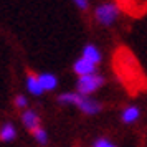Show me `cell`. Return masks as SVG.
<instances>
[{"mask_svg": "<svg viewBox=\"0 0 147 147\" xmlns=\"http://www.w3.org/2000/svg\"><path fill=\"white\" fill-rule=\"evenodd\" d=\"M121 15V8L114 2H104L94 8V20L102 27H111Z\"/></svg>", "mask_w": 147, "mask_h": 147, "instance_id": "1", "label": "cell"}, {"mask_svg": "<svg viewBox=\"0 0 147 147\" xmlns=\"http://www.w3.org/2000/svg\"><path fill=\"white\" fill-rule=\"evenodd\" d=\"M102 84H104V76H101V74H98V73L78 76V81H76V93L83 94V96H91V94L96 93Z\"/></svg>", "mask_w": 147, "mask_h": 147, "instance_id": "2", "label": "cell"}, {"mask_svg": "<svg viewBox=\"0 0 147 147\" xmlns=\"http://www.w3.org/2000/svg\"><path fill=\"white\" fill-rule=\"evenodd\" d=\"M74 106L78 107L81 113L88 114V116H94V114L102 111V104H101L99 101H96L91 96H83V94L78 96V101H76Z\"/></svg>", "mask_w": 147, "mask_h": 147, "instance_id": "3", "label": "cell"}, {"mask_svg": "<svg viewBox=\"0 0 147 147\" xmlns=\"http://www.w3.org/2000/svg\"><path fill=\"white\" fill-rule=\"evenodd\" d=\"M73 71L78 76H84V74H93L98 71V66L94 65V63H91V61H88L86 58H78V60L73 63Z\"/></svg>", "mask_w": 147, "mask_h": 147, "instance_id": "4", "label": "cell"}, {"mask_svg": "<svg viewBox=\"0 0 147 147\" xmlns=\"http://www.w3.org/2000/svg\"><path fill=\"white\" fill-rule=\"evenodd\" d=\"M22 124L25 126V129L33 132L36 127H40V116H38V113L33 111V109H25L22 113Z\"/></svg>", "mask_w": 147, "mask_h": 147, "instance_id": "5", "label": "cell"}, {"mask_svg": "<svg viewBox=\"0 0 147 147\" xmlns=\"http://www.w3.org/2000/svg\"><path fill=\"white\" fill-rule=\"evenodd\" d=\"M81 56H83V58H86L88 61L94 63L96 66H98L101 61H102V53H101V50L96 47V45H93V43H88V45H84L83 51H81Z\"/></svg>", "mask_w": 147, "mask_h": 147, "instance_id": "6", "label": "cell"}, {"mask_svg": "<svg viewBox=\"0 0 147 147\" xmlns=\"http://www.w3.org/2000/svg\"><path fill=\"white\" fill-rule=\"evenodd\" d=\"M38 81H40L43 91H55L58 88V76L53 73H40L38 74Z\"/></svg>", "mask_w": 147, "mask_h": 147, "instance_id": "7", "label": "cell"}, {"mask_svg": "<svg viewBox=\"0 0 147 147\" xmlns=\"http://www.w3.org/2000/svg\"><path fill=\"white\" fill-rule=\"evenodd\" d=\"M25 84H27V91L32 96H41L45 93L43 88H41L40 81H38V74H27V80H25Z\"/></svg>", "mask_w": 147, "mask_h": 147, "instance_id": "8", "label": "cell"}, {"mask_svg": "<svg viewBox=\"0 0 147 147\" xmlns=\"http://www.w3.org/2000/svg\"><path fill=\"white\" fill-rule=\"evenodd\" d=\"M17 137V127L12 122H5L0 126V140L2 142H12Z\"/></svg>", "mask_w": 147, "mask_h": 147, "instance_id": "9", "label": "cell"}, {"mask_svg": "<svg viewBox=\"0 0 147 147\" xmlns=\"http://www.w3.org/2000/svg\"><path fill=\"white\" fill-rule=\"evenodd\" d=\"M139 116H140V111L137 106H127L124 107V111L121 114V119H122L124 124H132V122L139 119Z\"/></svg>", "mask_w": 147, "mask_h": 147, "instance_id": "10", "label": "cell"}, {"mask_svg": "<svg viewBox=\"0 0 147 147\" xmlns=\"http://www.w3.org/2000/svg\"><path fill=\"white\" fill-rule=\"evenodd\" d=\"M78 96H80V93H61L60 96H58V102L60 104H71V106H74L76 104V101H78Z\"/></svg>", "mask_w": 147, "mask_h": 147, "instance_id": "11", "label": "cell"}, {"mask_svg": "<svg viewBox=\"0 0 147 147\" xmlns=\"http://www.w3.org/2000/svg\"><path fill=\"white\" fill-rule=\"evenodd\" d=\"M33 137H35V140L40 144V146H45V144H48V132L43 129V127H36L33 131Z\"/></svg>", "mask_w": 147, "mask_h": 147, "instance_id": "12", "label": "cell"}, {"mask_svg": "<svg viewBox=\"0 0 147 147\" xmlns=\"http://www.w3.org/2000/svg\"><path fill=\"white\" fill-rule=\"evenodd\" d=\"M13 104L17 109H28V99H27V96H23V94H18V96H15V99H13Z\"/></svg>", "mask_w": 147, "mask_h": 147, "instance_id": "13", "label": "cell"}, {"mask_svg": "<svg viewBox=\"0 0 147 147\" xmlns=\"http://www.w3.org/2000/svg\"><path fill=\"white\" fill-rule=\"evenodd\" d=\"M93 147H116V144H113L109 139H106V137H99L98 140H94Z\"/></svg>", "mask_w": 147, "mask_h": 147, "instance_id": "14", "label": "cell"}, {"mask_svg": "<svg viewBox=\"0 0 147 147\" xmlns=\"http://www.w3.org/2000/svg\"><path fill=\"white\" fill-rule=\"evenodd\" d=\"M73 3L80 8V10H83V12L89 8V0H73Z\"/></svg>", "mask_w": 147, "mask_h": 147, "instance_id": "15", "label": "cell"}]
</instances>
